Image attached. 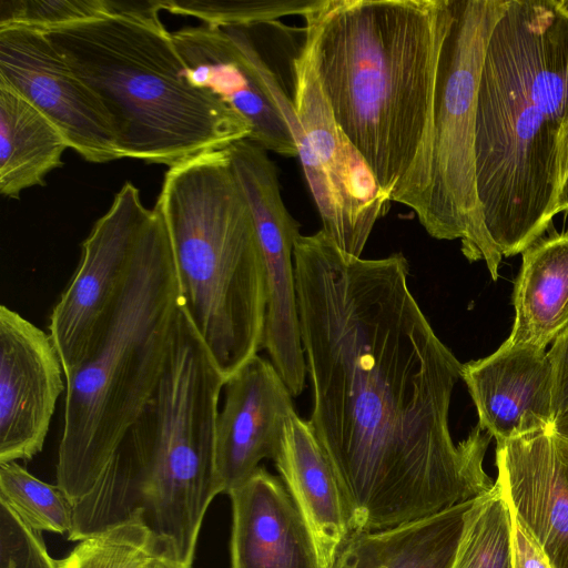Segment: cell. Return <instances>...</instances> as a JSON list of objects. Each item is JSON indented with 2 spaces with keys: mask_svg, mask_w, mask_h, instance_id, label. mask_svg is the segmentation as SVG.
<instances>
[{
  "mask_svg": "<svg viewBox=\"0 0 568 568\" xmlns=\"http://www.w3.org/2000/svg\"><path fill=\"white\" fill-rule=\"evenodd\" d=\"M294 265L308 423L352 531L395 527L488 491L491 436L477 425L454 443L449 406L463 364L413 296L406 257L353 256L321 230L297 237Z\"/></svg>",
  "mask_w": 568,
  "mask_h": 568,
  "instance_id": "obj_1",
  "label": "cell"
},
{
  "mask_svg": "<svg viewBox=\"0 0 568 568\" xmlns=\"http://www.w3.org/2000/svg\"><path fill=\"white\" fill-rule=\"evenodd\" d=\"M303 18L337 124L388 199L420 221L452 0H320Z\"/></svg>",
  "mask_w": 568,
  "mask_h": 568,
  "instance_id": "obj_2",
  "label": "cell"
},
{
  "mask_svg": "<svg viewBox=\"0 0 568 568\" xmlns=\"http://www.w3.org/2000/svg\"><path fill=\"white\" fill-rule=\"evenodd\" d=\"M475 153L486 232L501 256L523 253L568 173V0H508L480 72Z\"/></svg>",
  "mask_w": 568,
  "mask_h": 568,
  "instance_id": "obj_3",
  "label": "cell"
},
{
  "mask_svg": "<svg viewBox=\"0 0 568 568\" xmlns=\"http://www.w3.org/2000/svg\"><path fill=\"white\" fill-rule=\"evenodd\" d=\"M225 378L180 305L161 381L81 505L83 525L100 532L140 511L182 566L192 568L213 499L216 422Z\"/></svg>",
  "mask_w": 568,
  "mask_h": 568,
  "instance_id": "obj_4",
  "label": "cell"
},
{
  "mask_svg": "<svg viewBox=\"0 0 568 568\" xmlns=\"http://www.w3.org/2000/svg\"><path fill=\"white\" fill-rule=\"evenodd\" d=\"M180 304L169 234L154 205L110 322L88 357L65 376L55 477L72 507L92 491L152 398Z\"/></svg>",
  "mask_w": 568,
  "mask_h": 568,
  "instance_id": "obj_5",
  "label": "cell"
},
{
  "mask_svg": "<svg viewBox=\"0 0 568 568\" xmlns=\"http://www.w3.org/2000/svg\"><path fill=\"white\" fill-rule=\"evenodd\" d=\"M155 205L180 305L226 381L263 347L266 314L264 258L227 149L169 168Z\"/></svg>",
  "mask_w": 568,
  "mask_h": 568,
  "instance_id": "obj_6",
  "label": "cell"
},
{
  "mask_svg": "<svg viewBox=\"0 0 568 568\" xmlns=\"http://www.w3.org/2000/svg\"><path fill=\"white\" fill-rule=\"evenodd\" d=\"M44 34L101 100L122 158L172 168L250 139L242 115L186 80L165 28L104 17Z\"/></svg>",
  "mask_w": 568,
  "mask_h": 568,
  "instance_id": "obj_7",
  "label": "cell"
},
{
  "mask_svg": "<svg viewBox=\"0 0 568 568\" xmlns=\"http://www.w3.org/2000/svg\"><path fill=\"white\" fill-rule=\"evenodd\" d=\"M508 0H452L434 105V142L426 211L419 223L437 240H460L469 261L498 278L501 254L483 219L476 181L477 94L485 52Z\"/></svg>",
  "mask_w": 568,
  "mask_h": 568,
  "instance_id": "obj_8",
  "label": "cell"
},
{
  "mask_svg": "<svg viewBox=\"0 0 568 568\" xmlns=\"http://www.w3.org/2000/svg\"><path fill=\"white\" fill-rule=\"evenodd\" d=\"M292 102L306 139V149L298 158L322 231L343 252L361 257L374 225L387 214L392 201L337 124L306 38L292 60Z\"/></svg>",
  "mask_w": 568,
  "mask_h": 568,
  "instance_id": "obj_9",
  "label": "cell"
},
{
  "mask_svg": "<svg viewBox=\"0 0 568 568\" xmlns=\"http://www.w3.org/2000/svg\"><path fill=\"white\" fill-rule=\"evenodd\" d=\"M151 209L125 182L82 243L74 274L54 304L48 324L64 378L91 353L129 281Z\"/></svg>",
  "mask_w": 568,
  "mask_h": 568,
  "instance_id": "obj_10",
  "label": "cell"
},
{
  "mask_svg": "<svg viewBox=\"0 0 568 568\" xmlns=\"http://www.w3.org/2000/svg\"><path fill=\"white\" fill-rule=\"evenodd\" d=\"M229 154L248 202L264 258L266 314L263 347L292 396H298L304 389L307 373L294 265L300 224L284 204L276 166L266 150L244 140L232 145Z\"/></svg>",
  "mask_w": 568,
  "mask_h": 568,
  "instance_id": "obj_11",
  "label": "cell"
},
{
  "mask_svg": "<svg viewBox=\"0 0 568 568\" xmlns=\"http://www.w3.org/2000/svg\"><path fill=\"white\" fill-rule=\"evenodd\" d=\"M0 82L44 114L85 161L122 159L101 100L43 32L0 29Z\"/></svg>",
  "mask_w": 568,
  "mask_h": 568,
  "instance_id": "obj_12",
  "label": "cell"
},
{
  "mask_svg": "<svg viewBox=\"0 0 568 568\" xmlns=\"http://www.w3.org/2000/svg\"><path fill=\"white\" fill-rule=\"evenodd\" d=\"M186 80L233 108L251 125L250 141L266 151L297 156L286 120L271 92L272 69L239 27L202 24L171 32Z\"/></svg>",
  "mask_w": 568,
  "mask_h": 568,
  "instance_id": "obj_13",
  "label": "cell"
},
{
  "mask_svg": "<svg viewBox=\"0 0 568 568\" xmlns=\"http://www.w3.org/2000/svg\"><path fill=\"white\" fill-rule=\"evenodd\" d=\"M60 355L49 333L0 306V464L30 460L44 445L65 392Z\"/></svg>",
  "mask_w": 568,
  "mask_h": 568,
  "instance_id": "obj_14",
  "label": "cell"
},
{
  "mask_svg": "<svg viewBox=\"0 0 568 568\" xmlns=\"http://www.w3.org/2000/svg\"><path fill=\"white\" fill-rule=\"evenodd\" d=\"M495 481L552 568H568V440L539 430L496 447Z\"/></svg>",
  "mask_w": 568,
  "mask_h": 568,
  "instance_id": "obj_15",
  "label": "cell"
},
{
  "mask_svg": "<svg viewBox=\"0 0 568 568\" xmlns=\"http://www.w3.org/2000/svg\"><path fill=\"white\" fill-rule=\"evenodd\" d=\"M216 422V471L223 494L246 480L264 458L273 459L292 394L273 364L258 355L224 383Z\"/></svg>",
  "mask_w": 568,
  "mask_h": 568,
  "instance_id": "obj_16",
  "label": "cell"
},
{
  "mask_svg": "<svg viewBox=\"0 0 568 568\" xmlns=\"http://www.w3.org/2000/svg\"><path fill=\"white\" fill-rule=\"evenodd\" d=\"M478 426L496 442L552 428L554 367L548 351L505 341L487 357L463 364Z\"/></svg>",
  "mask_w": 568,
  "mask_h": 568,
  "instance_id": "obj_17",
  "label": "cell"
},
{
  "mask_svg": "<svg viewBox=\"0 0 568 568\" xmlns=\"http://www.w3.org/2000/svg\"><path fill=\"white\" fill-rule=\"evenodd\" d=\"M227 495L231 568H322L312 532L282 478L260 466Z\"/></svg>",
  "mask_w": 568,
  "mask_h": 568,
  "instance_id": "obj_18",
  "label": "cell"
},
{
  "mask_svg": "<svg viewBox=\"0 0 568 568\" xmlns=\"http://www.w3.org/2000/svg\"><path fill=\"white\" fill-rule=\"evenodd\" d=\"M273 460L312 532L322 568H328L352 532L349 516L327 456L296 412L284 423Z\"/></svg>",
  "mask_w": 568,
  "mask_h": 568,
  "instance_id": "obj_19",
  "label": "cell"
},
{
  "mask_svg": "<svg viewBox=\"0 0 568 568\" xmlns=\"http://www.w3.org/2000/svg\"><path fill=\"white\" fill-rule=\"evenodd\" d=\"M473 500L382 530H356L328 568H452Z\"/></svg>",
  "mask_w": 568,
  "mask_h": 568,
  "instance_id": "obj_20",
  "label": "cell"
},
{
  "mask_svg": "<svg viewBox=\"0 0 568 568\" xmlns=\"http://www.w3.org/2000/svg\"><path fill=\"white\" fill-rule=\"evenodd\" d=\"M521 254L506 341L546 348L568 328V233L539 239Z\"/></svg>",
  "mask_w": 568,
  "mask_h": 568,
  "instance_id": "obj_21",
  "label": "cell"
},
{
  "mask_svg": "<svg viewBox=\"0 0 568 568\" xmlns=\"http://www.w3.org/2000/svg\"><path fill=\"white\" fill-rule=\"evenodd\" d=\"M69 144L59 129L13 89L0 82V193L9 199L44 185L63 165Z\"/></svg>",
  "mask_w": 568,
  "mask_h": 568,
  "instance_id": "obj_22",
  "label": "cell"
},
{
  "mask_svg": "<svg viewBox=\"0 0 568 568\" xmlns=\"http://www.w3.org/2000/svg\"><path fill=\"white\" fill-rule=\"evenodd\" d=\"M452 568H513L511 514L496 483L466 513Z\"/></svg>",
  "mask_w": 568,
  "mask_h": 568,
  "instance_id": "obj_23",
  "label": "cell"
},
{
  "mask_svg": "<svg viewBox=\"0 0 568 568\" xmlns=\"http://www.w3.org/2000/svg\"><path fill=\"white\" fill-rule=\"evenodd\" d=\"M166 550L145 524L140 511L78 545L55 568H144Z\"/></svg>",
  "mask_w": 568,
  "mask_h": 568,
  "instance_id": "obj_24",
  "label": "cell"
},
{
  "mask_svg": "<svg viewBox=\"0 0 568 568\" xmlns=\"http://www.w3.org/2000/svg\"><path fill=\"white\" fill-rule=\"evenodd\" d=\"M0 503L39 532L68 535L73 525V507L59 486L40 480L18 462L0 464Z\"/></svg>",
  "mask_w": 568,
  "mask_h": 568,
  "instance_id": "obj_25",
  "label": "cell"
},
{
  "mask_svg": "<svg viewBox=\"0 0 568 568\" xmlns=\"http://www.w3.org/2000/svg\"><path fill=\"white\" fill-rule=\"evenodd\" d=\"M320 0H161L162 10L194 17L212 27L246 28L287 16H304Z\"/></svg>",
  "mask_w": 568,
  "mask_h": 568,
  "instance_id": "obj_26",
  "label": "cell"
},
{
  "mask_svg": "<svg viewBox=\"0 0 568 568\" xmlns=\"http://www.w3.org/2000/svg\"><path fill=\"white\" fill-rule=\"evenodd\" d=\"M104 17L105 0H0V29L45 33Z\"/></svg>",
  "mask_w": 568,
  "mask_h": 568,
  "instance_id": "obj_27",
  "label": "cell"
},
{
  "mask_svg": "<svg viewBox=\"0 0 568 568\" xmlns=\"http://www.w3.org/2000/svg\"><path fill=\"white\" fill-rule=\"evenodd\" d=\"M513 568H552L536 540L511 516Z\"/></svg>",
  "mask_w": 568,
  "mask_h": 568,
  "instance_id": "obj_28",
  "label": "cell"
},
{
  "mask_svg": "<svg viewBox=\"0 0 568 568\" xmlns=\"http://www.w3.org/2000/svg\"><path fill=\"white\" fill-rule=\"evenodd\" d=\"M108 17L125 19L153 28H165L160 19L161 0H105Z\"/></svg>",
  "mask_w": 568,
  "mask_h": 568,
  "instance_id": "obj_29",
  "label": "cell"
},
{
  "mask_svg": "<svg viewBox=\"0 0 568 568\" xmlns=\"http://www.w3.org/2000/svg\"><path fill=\"white\" fill-rule=\"evenodd\" d=\"M548 355L554 367L552 408L556 417L568 407V333L552 343Z\"/></svg>",
  "mask_w": 568,
  "mask_h": 568,
  "instance_id": "obj_30",
  "label": "cell"
},
{
  "mask_svg": "<svg viewBox=\"0 0 568 568\" xmlns=\"http://www.w3.org/2000/svg\"><path fill=\"white\" fill-rule=\"evenodd\" d=\"M144 568H189L179 564L170 554L163 551L151 561H149Z\"/></svg>",
  "mask_w": 568,
  "mask_h": 568,
  "instance_id": "obj_31",
  "label": "cell"
},
{
  "mask_svg": "<svg viewBox=\"0 0 568 568\" xmlns=\"http://www.w3.org/2000/svg\"><path fill=\"white\" fill-rule=\"evenodd\" d=\"M564 211H568V173L559 187L554 215Z\"/></svg>",
  "mask_w": 568,
  "mask_h": 568,
  "instance_id": "obj_32",
  "label": "cell"
},
{
  "mask_svg": "<svg viewBox=\"0 0 568 568\" xmlns=\"http://www.w3.org/2000/svg\"><path fill=\"white\" fill-rule=\"evenodd\" d=\"M551 429L568 440V407L555 417Z\"/></svg>",
  "mask_w": 568,
  "mask_h": 568,
  "instance_id": "obj_33",
  "label": "cell"
},
{
  "mask_svg": "<svg viewBox=\"0 0 568 568\" xmlns=\"http://www.w3.org/2000/svg\"><path fill=\"white\" fill-rule=\"evenodd\" d=\"M565 333H568V328H567V331Z\"/></svg>",
  "mask_w": 568,
  "mask_h": 568,
  "instance_id": "obj_34",
  "label": "cell"
}]
</instances>
